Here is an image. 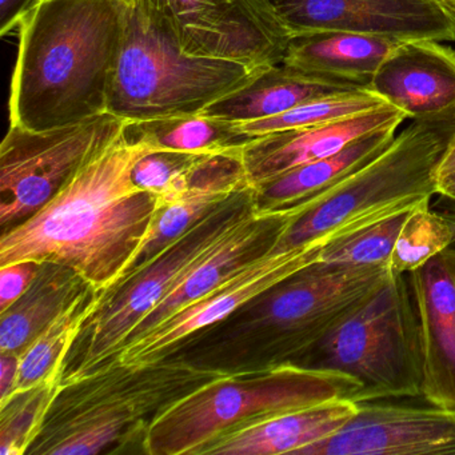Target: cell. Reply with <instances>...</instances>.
Instances as JSON below:
<instances>
[{"mask_svg": "<svg viewBox=\"0 0 455 455\" xmlns=\"http://www.w3.org/2000/svg\"><path fill=\"white\" fill-rule=\"evenodd\" d=\"M41 266L31 260L0 266V313L12 307L30 289Z\"/></svg>", "mask_w": 455, "mask_h": 455, "instance_id": "obj_31", "label": "cell"}, {"mask_svg": "<svg viewBox=\"0 0 455 455\" xmlns=\"http://www.w3.org/2000/svg\"><path fill=\"white\" fill-rule=\"evenodd\" d=\"M442 42H402L383 60L367 90L407 118L455 124V50Z\"/></svg>", "mask_w": 455, "mask_h": 455, "instance_id": "obj_14", "label": "cell"}, {"mask_svg": "<svg viewBox=\"0 0 455 455\" xmlns=\"http://www.w3.org/2000/svg\"><path fill=\"white\" fill-rule=\"evenodd\" d=\"M228 372L182 358L137 367L108 364L60 387L28 454H103L140 444L164 407Z\"/></svg>", "mask_w": 455, "mask_h": 455, "instance_id": "obj_4", "label": "cell"}, {"mask_svg": "<svg viewBox=\"0 0 455 455\" xmlns=\"http://www.w3.org/2000/svg\"><path fill=\"white\" fill-rule=\"evenodd\" d=\"M409 275L422 347V398L455 409V271L444 254Z\"/></svg>", "mask_w": 455, "mask_h": 455, "instance_id": "obj_15", "label": "cell"}, {"mask_svg": "<svg viewBox=\"0 0 455 455\" xmlns=\"http://www.w3.org/2000/svg\"><path fill=\"white\" fill-rule=\"evenodd\" d=\"M388 266L337 267L316 263L271 287L220 322L196 363L238 371L292 363L358 308Z\"/></svg>", "mask_w": 455, "mask_h": 455, "instance_id": "obj_3", "label": "cell"}, {"mask_svg": "<svg viewBox=\"0 0 455 455\" xmlns=\"http://www.w3.org/2000/svg\"><path fill=\"white\" fill-rule=\"evenodd\" d=\"M292 364L350 378L361 387L356 403L422 398V347L409 275L390 271Z\"/></svg>", "mask_w": 455, "mask_h": 455, "instance_id": "obj_7", "label": "cell"}, {"mask_svg": "<svg viewBox=\"0 0 455 455\" xmlns=\"http://www.w3.org/2000/svg\"><path fill=\"white\" fill-rule=\"evenodd\" d=\"M433 207L434 209L443 212V214H446L447 217H450L451 220H455V202L446 201V199L439 198V201L436 202L435 206Z\"/></svg>", "mask_w": 455, "mask_h": 455, "instance_id": "obj_36", "label": "cell"}, {"mask_svg": "<svg viewBox=\"0 0 455 455\" xmlns=\"http://www.w3.org/2000/svg\"><path fill=\"white\" fill-rule=\"evenodd\" d=\"M34 0H0V34L2 36L17 31L23 15L33 7Z\"/></svg>", "mask_w": 455, "mask_h": 455, "instance_id": "obj_32", "label": "cell"}, {"mask_svg": "<svg viewBox=\"0 0 455 455\" xmlns=\"http://www.w3.org/2000/svg\"><path fill=\"white\" fill-rule=\"evenodd\" d=\"M38 2H41V0H34V4H38ZM33 4V6H34Z\"/></svg>", "mask_w": 455, "mask_h": 455, "instance_id": "obj_40", "label": "cell"}, {"mask_svg": "<svg viewBox=\"0 0 455 455\" xmlns=\"http://www.w3.org/2000/svg\"><path fill=\"white\" fill-rule=\"evenodd\" d=\"M342 430L298 455H455V409L359 402Z\"/></svg>", "mask_w": 455, "mask_h": 455, "instance_id": "obj_13", "label": "cell"}, {"mask_svg": "<svg viewBox=\"0 0 455 455\" xmlns=\"http://www.w3.org/2000/svg\"><path fill=\"white\" fill-rule=\"evenodd\" d=\"M100 295L102 292L94 287H87L20 354L17 382L9 398L49 380H60L66 359L87 319L100 305Z\"/></svg>", "mask_w": 455, "mask_h": 455, "instance_id": "obj_23", "label": "cell"}, {"mask_svg": "<svg viewBox=\"0 0 455 455\" xmlns=\"http://www.w3.org/2000/svg\"><path fill=\"white\" fill-rule=\"evenodd\" d=\"M257 209L254 188L238 191L204 215L142 270L100 295V305L87 319L66 359L60 387L110 363L143 316Z\"/></svg>", "mask_w": 455, "mask_h": 455, "instance_id": "obj_8", "label": "cell"}, {"mask_svg": "<svg viewBox=\"0 0 455 455\" xmlns=\"http://www.w3.org/2000/svg\"><path fill=\"white\" fill-rule=\"evenodd\" d=\"M156 150L161 148L127 140L124 132L52 201L2 233L0 266L58 263L73 268L98 292L113 289L161 212L158 196L132 180L138 161Z\"/></svg>", "mask_w": 455, "mask_h": 455, "instance_id": "obj_1", "label": "cell"}, {"mask_svg": "<svg viewBox=\"0 0 455 455\" xmlns=\"http://www.w3.org/2000/svg\"><path fill=\"white\" fill-rule=\"evenodd\" d=\"M126 0H41L17 28L10 124L68 126L108 113Z\"/></svg>", "mask_w": 455, "mask_h": 455, "instance_id": "obj_2", "label": "cell"}, {"mask_svg": "<svg viewBox=\"0 0 455 455\" xmlns=\"http://www.w3.org/2000/svg\"><path fill=\"white\" fill-rule=\"evenodd\" d=\"M399 44L383 36L319 31L294 36L282 65L367 89L383 60Z\"/></svg>", "mask_w": 455, "mask_h": 455, "instance_id": "obj_20", "label": "cell"}, {"mask_svg": "<svg viewBox=\"0 0 455 455\" xmlns=\"http://www.w3.org/2000/svg\"><path fill=\"white\" fill-rule=\"evenodd\" d=\"M411 210L391 215L330 244L319 263L337 267L388 266L399 231Z\"/></svg>", "mask_w": 455, "mask_h": 455, "instance_id": "obj_29", "label": "cell"}, {"mask_svg": "<svg viewBox=\"0 0 455 455\" xmlns=\"http://www.w3.org/2000/svg\"><path fill=\"white\" fill-rule=\"evenodd\" d=\"M359 391L345 375L292 363L230 371L164 407L140 446L148 455H204L234 431L324 402H358Z\"/></svg>", "mask_w": 455, "mask_h": 455, "instance_id": "obj_5", "label": "cell"}, {"mask_svg": "<svg viewBox=\"0 0 455 455\" xmlns=\"http://www.w3.org/2000/svg\"><path fill=\"white\" fill-rule=\"evenodd\" d=\"M455 242V220L431 206V199L417 204L407 214L393 254L390 270L410 274L443 254Z\"/></svg>", "mask_w": 455, "mask_h": 455, "instance_id": "obj_25", "label": "cell"}, {"mask_svg": "<svg viewBox=\"0 0 455 455\" xmlns=\"http://www.w3.org/2000/svg\"><path fill=\"white\" fill-rule=\"evenodd\" d=\"M151 22L191 57L254 70L281 65L292 36L271 0H140Z\"/></svg>", "mask_w": 455, "mask_h": 455, "instance_id": "obj_10", "label": "cell"}, {"mask_svg": "<svg viewBox=\"0 0 455 455\" xmlns=\"http://www.w3.org/2000/svg\"><path fill=\"white\" fill-rule=\"evenodd\" d=\"M358 411L359 404L350 399L295 410L234 431L204 455H298L342 430Z\"/></svg>", "mask_w": 455, "mask_h": 455, "instance_id": "obj_18", "label": "cell"}, {"mask_svg": "<svg viewBox=\"0 0 455 455\" xmlns=\"http://www.w3.org/2000/svg\"><path fill=\"white\" fill-rule=\"evenodd\" d=\"M90 284L73 268L42 263L30 289L0 313V353L20 355Z\"/></svg>", "mask_w": 455, "mask_h": 455, "instance_id": "obj_22", "label": "cell"}, {"mask_svg": "<svg viewBox=\"0 0 455 455\" xmlns=\"http://www.w3.org/2000/svg\"><path fill=\"white\" fill-rule=\"evenodd\" d=\"M126 124L111 113L49 130L10 124L0 146L2 230L52 201L84 164L124 135Z\"/></svg>", "mask_w": 455, "mask_h": 455, "instance_id": "obj_9", "label": "cell"}, {"mask_svg": "<svg viewBox=\"0 0 455 455\" xmlns=\"http://www.w3.org/2000/svg\"><path fill=\"white\" fill-rule=\"evenodd\" d=\"M20 355L0 353V403L6 401L17 382Z\"/></svg>", "mask_w": 455, "mask_h": 455, "instance_id": "obj_33", "label": "cell"}, {"mask_svg": "<svg viewBox=\"0 0 455 455\" xmlns=\"http://www.w3.org/2000/svg\"><path fill=\"white\" fill-rule=\"evenodd\" d=\"M294 36L345 31L399 42H455V15L443 0H271Z\"/></svg>", "mask_w": 455, "mask_h": 455, "instance_id": "obj_12", "label": "cell"}, {"mask_svg": "<svg viewBox=\"0 0 455 455\" xmlns=\"http://www.w3.org/2000/svg\"><path fill=\"white\" fill-rule=\"evenodd\" d=\"M404 119L406 114L385 106L330 124L252 138L242 148L247 180L251 188H260L290 170L338 153L370 132L388 126L399 127Z\"/></svg>", "mask_w": 455, "mask_h": 455, "instance_id": "obj_16", "label": "cell"}, {"mask_svg": "<svg viewBox=\"0 0 455 455\" xmlns=\"http://www.w3.org/2000/svg\"><path fill=\"white\" fill-rule=\"evenodd\" d=\"M444 4L451 10L452 14L455 15V0H443Z\"/></svg>", "mask_w": 455, "mask_h": 455, "instance_id": "obj_38", "label": "cell"}, {"mask_svg": "<svg viewBox=\"0 0 455 455\" xmlns=\"http://www.w3.org/2000/svg\"><path fill=\"white\" fill-rule=\"evenodd\" d=\"M305 268L307 267L297 255L274 246L228 281L156 324L140 339L126 343L108 364L137 367L172 358L193 338L230 318L255 298Z\"/></svg>", "mask_w": 455, "mask_h": 455, "instance_id": "obj_11", "label": "cell"}, {"mask_svg": "<svg viewBox=\"0 0 455 455\" xmlns=\"http://www.w3.org/2000/svg\"><path fill=\"white\" fill-rule=\"evenodd\" d=\"M444 254H446L447 257L451 258L455 262V242L449 247V249L446 250V251H444Z\"/></svg>", "mask_w": 455, "mask_h": 455, "instance_id": "obj_37", "label": "cell"}, {"mask_svg": "<svg viewBox=\"0 0 455 455\" xmlns=\"http://www.w3.org/2000/svg\"><path fill=\"white\" fill-rule=\"evenodd\" d=\"M443 254H444V252H443ZM444 255H446V254H444ZM446 257H447V255H446ZM447 258H449V257H447ZM449 259H450V262H451L452 267H454V271H455V262H454V260H452L451 258H449Z\"/></svg>", "mask_w": 455, "mask_h": 455, "instance_id": "obj_39", "label": "cell"}, {"mask_svg": "<svg viewBox=\"0 0 455 455\" xmlns=\"http://www.w3.org/2000/svg\"><path fill=\"white\" fill-rule=\"evenodd\" d=\"M60 390V380H49L0 403V455L28 454Z\"/></svg>", "mask_w": 455, "mask_h": 455, "instance_id": "obj_27", "label": "cell"}, {"mask_svg": "<svg viewBox=\"0 0 455 455\" xmlns=\"http://www.w3.org/2000/svg\"><path fill=\"white\" fill-rule=\"evenodd\" d=\"M230 196L188 194V196H182L178 201L162 207L158 217L154 220L153 226L148 231L145 244L138 252L135 259L132 260L130 267L127 268L126 273L114 287L118 286L122 282L126 281L129 276L134 275L135 273L142 270L151 260L156 259L161 252H164L172 242L180 238L188 228H193L204 215L209 214L212 209H215L218 204H222Z\"/></svg>", "mask_w": 455, "mask_h": 455, "instance_id": "obj_28", "label": "cell"}, {"mask_svg": "<svg viewBox=\"0 0 455 455\" xmlns=\"http://www.w3.org/2000/svg\"><path fill=\"white\" fill-rule=\"evenodd\" d=\"M359 89L364 87L300 73L281 63L265 68L249 84L212 103L201 114L242 124L270 118L310 100Z\"/></svg>", "mask_w": 455, "mask_h": 455, "instance_id": "obj_19", "label": "cell"}, {"mask_svg": "<svg viewBox=\"0 0 455 455\" xmlns=\"http://www.w3.org/2000/svg\"><path fill=\"white\" fill-rule=\"evenodd\" d=\"M436 196H439V198L446 199V201L455 202V172L439 178Z\"/></svg>", "mask_w": 455, "mask_h": 455, "instance_id": "obj_35", "label": "cell"}, {"mask_svg": "<svg viewBox=\"0 0 455 455\" xmlns=\"http://www.w3.org/2000/svg\"><path fill=\"white\" fill-rule=\"evenodd\" d=\"M452 172H455V129L452 130L451 135H450L446 150H444L443 156H442L438 169V180L452 174Z\"/></svg>", "mask_w": 455, "mask_h": 455, "instance_id": "obj_34", "label": "cell"}, {"mask_svg": "<svg viewBox=\"0 0 455 455\" xmlns=\"http://www.w3.org/2000/svg\"><path fill=\"white\" fill-rule=\"evenodd\" d=\"M263 70L185 54L151 22L140 0H126L108 111L127 122L201 114Z\"/></svg>", "mask_w": 455, "mask_h": 455, "instance_id": "obj_6", "label": "cell"}, {"mask_svg": "<svg viewBox=\"0 0 455 455\" xmlns=\"http://www.w3.org/2000/svg\"><path fill=\"white\" fill-rule=\"evenodd\" d=\"M396 129L388 126L370 132L332 156L290 170L255 188L258 210L287 209L338 185L383 153L393 143Z\"/></svg>", "mask_w": 455, "mask_h": 455, "instance_id": "obj_21", "label": "cell"}, {"mask_svg": "<svg viewBox=\"0 0 455 455\" xmlns=\"http://www.w3.org/2000/svg\"><path fill=\"white\" fill-rule=\"evenodd\" d=\"M286 220V209L275 212H260L257 209L254 214L236 226L212 251L196 262L172 287V291L167 292L166 297L143 316L126 343L140 339L156 324L196 302L274 249L283 231Z\"/></svg>", "mask_w": 455, "mask_h": 455, "instance_id": "obj_17", "label": "cell"}, {"mask_svg": "<svg viewBox=\"0 0 455 455\" xmlns=\"http://www.w3.org/2000/svg\"><path fill=\"white\" fill-rule=\"evenodd\" d=\"M124 135L130 140L150 143L161 150L210 153L243 148L252 140L235 122L204 114L169 116L154 121L127 122Z\"/></svg>", "mask_w": 455, "mask_h": 455, "instance_id": "obj_24", "label": "cell"}, {"mask_svg": "<svg viewBox=\"0 0 455 455\" xmlns=\"http://www.w3.org/2000/svg\"><path fill=\"white\" fill-rule=\"evenodd\" d=\"M385 106L388 105L382 98L372 94L367 89H359L346 94L310 100L279 116L242 122V124H236V127L250 137H262L271 132L340 121V119L369 113Z\"/></svg>", "mask_w": 455, "mask_h": 455, "instance_id": "obj_26", "label": "cell"}, {"mask_svg": "<svg viewBox=\"0 0 455 455\" xmlns=\"http://www.w3.org/2000/svg\"><path fill=\"white\" fill-rule=\"evenodd\" d=\"M199 153L156 150L138 161L132 170L135 185L158 196L161 209L172 199L180 178Z\"/></svg>", "mask_w": 455, "mask_h": 455, "instance_id": "obj_30", "label": "cell"}]
</instances>
